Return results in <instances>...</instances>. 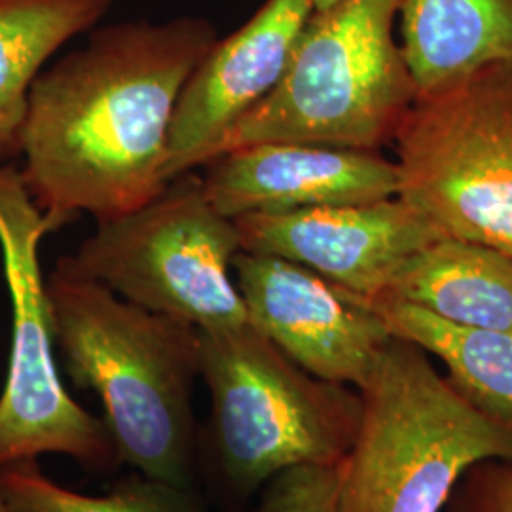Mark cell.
I'll return each instance as SVG.
<instances>
[{"mask_svg": "<svg viewBox=\"0 0 512 512\" xmlns=\"http://www.w3.org/2000/svg\"><path fill=\"white\" fill-rule=\"evenodd\" d=\"M217 40L202 16L124 19L93 27L38 73L19 175L50 234L82 213L120 217L164 190L179 97Z\"/></svg>", "mask_w": 512, "mask_h": 512, "instance_id": "obj_1", "label": "cell"}, {"mask_svg": "<svg viewBox=\"0 0 512 512\" xmlns=\"http://www.w3.org/2000/svg\"><path fill=\"white\" fill-rule=\"evenodd\" d=\"M46 298L65 370L76 387L99 395L118 459L190 490L200 330L131 304L61 260L46 279Z\"/></svg>", "mask_w": 512, "mask_h": 512, "instance_id": "obj_2", "label": "cell"}, {"mask_svg": "<svg viewBox=\"0 0 512 512\" xmlns=\"http://www.w3.org/2000/svg\"><path fill=\"white\" fill-rule=\"evenodd\" d=\"M403 0H338L313 10L272 93L219 152L258 143L382 150L418 97L395 38ZM215 156V158H217Z\"/></svg>", "mask_w": 512, "mask_h": 512, "instance_id": "obj_3", "label": "cell"}, {"mask_svg": "<svg viewBox=\"0 0 512 512\" xmlns=\"http://www.w3.org/2000/svg\"><path fill=\"white\" fill-rule=\"evenodd\" d=\"M359 393L340 512H444L473 465L512 461V427L482 414L408 340L391 338Z\"/></svg>", "mask_w": 512, "mask_h": 512, "instance_id": "obj_4", "label": "cell"}, {"mask_svg": "<svg viewBox=\"0 0 512 512\" xmlns=\"http://www.w3.org/2000/svg\"><path fill=\"white\" fill-rule=\"evenodd\" d=\"M200 376L220 475L238 497L296 465L342 463L357 439L361 393L311 376L249 323L200 330Z\"/></svg>", "mask_w": 512, "mask_h": 512, "instance_id": "obj_5", "label": "cell"}, {"mask_svg": "<svg viewBox=\"0 0 512 512\" xmlns=\"http://www.w3.org/2000/svg\"><path fill=\"white\" fill-rule=\"evenodd\" d=\"M393 147L399 200L442 236L512 256V61L418 93Z\"/></svg>", "mask_w": 512, "mask_h": 512, "instance_id": "obj_6", "label": "cell"}, {"mask_svg": "<svg viewBox=\"0 0 512 512\" xmlns=\"http://www.w3.org/2000/svg\"><path fill=\"white\" fill-rule=\"evenodd\" d=\"M241 251L236 220L222 215L188 171L150 202L97 222L59 260L120 298L198 330L232 329L247 311L230 275Z\"/></svg>", "mask_w": 512, "mask_h": 512, "instance_id": "obj_7", "label": "cell"}, {"mask_svg": "<svg viewBox=\"0 0 512 512\" xmlns=\"http://www.w3.org/2000/svg\"><path fill=\"white\" fill-rule=\"evenodd\" d=\"M50 228L21 181L0 162V255L12 300V351L0 395V467L63 454L86 469L120 463L105 420L74 401L54 361V334L40 268V243Z\"/></svg>", "mask_w": 512, "mask_h": 512, "instance_id": "obj_8", "label": "cell"}, {"mask_svg": "<svg viewBox=\"0 0 512 512\" xmlns=\"http://www.w3.org/2000/svg\"><path fill=\"white\" fill-rule=\"evenodd\" d=\"M247 323L311 376L361 391L393 334L357 294L291 260L239 251Z\"/></svg>", "mask_w": 512, "mask_h": 512, "instance_id": "obj_9", "label": "cell"}, {"mask_svg": "<svg viewBox=\"0 0 512 512\" xmlns=\"http://www.w3.org/2000/svg\"><path fill=\"white\" fill-rule=\"evenodd\" d=\"M234 220L241 251L291 260L363 298L384 293L408 256L442 238L397 196Z\"/></svg>", "mask_w": 512, "mask_h": 512, "instance_id": "obj_10", "label": "cell"}, {"mask_svg": "<svg viewBox=\"0 0 512 512\" xmlns=\"http://www.w3.org/2000/svg\"><path fill=\"white\" fill-rule=\"evenodd\" d=\"M313 10V0H264L238 31L211 46L175 109L169 181L209 164L230 129L272 93Z\"/></svg>", "mask_w": 512, "mask_h": 512, "instance_id": "obj_11", "label": "cell"}, {"mask_svg": "<svg viewBox=\"0 0 512 512\" xmlns=\"http://www.w3.org/2000/svg\"><path fill=\"white\" fill-rule=\"evenodd\" d=\"M202 169L205 194L230 219L380 202L399 188L397 164L380 150L310 143L234 148Z\"/></svg>", "mask_w": 512, "mask_h": 512, "instance_id": "obj_12", "label": "cell"}, {"mask_svg": "<svg viewBox=\"0 0 512 512\" xmlns=\"http://www.w3.org/2000/svg\"><path fill=\"white\" fill-rule=\"evenodd\" d=\"M376 298L406 302L459 327L512 334V256L442 236L408 256Z\"/></svg>", "mask_w": 512, "mask_h": 512, "instance_id": "obj_13", "label": "cell"}, {"mask_svg": "<svg viewBox=\"0 0 512 512\" xmlns=\"http://www.w3.org/2000/svg\"><path fill=\"white\" fill-rule=\"evenodd\" d=\"M399 23L418 93L512 61V0H403Z\"/></svg>", "mask_w": 512, "mask_h": 512, "instance_id": "obj_14", "label": "cell"}, {"mask_svg": "<svg viewBox=\"0 0 512 512\" xmlns=\"http://www.w3.org/2000/svg\"><path fill=\"white\" fill-rule=\"evenodd\" d=\"M114 0H0V162L19 156L29 90L76 37L97 27Z\"/></svg>", "mask_w": 512, "mask_h": 512, "instance_id": "obj_15", "label": "cell"}, {"mask_svg": "<svg viewBox=\"0 0 512 512\" xmlns=\"http://www.w3.org/2000/svg\"><path fill=\"white\" fill-rule=\"evenodd\" d=\"M363 300L382 315L393 336L439 359L448 382L469 403L488 418L512 427V334L459 327L406 302Z\"/></svg>", "mask_w": 512, "mask_h": 512, "instance_id": "obj_16", "label": "cell"}, {"mask_svg": "<svg viewBox=\"0 0 512 512\" xmlns=\"http://www.w3.org/2000/svg\"><path fill=\"white\" fill-rule=\"evenodd\" d=\"M186 494L147 476L126 480L107 495L76 494L42 475L37 459L0 467V497L8 512H196Z\"/></svg>", "mask_w": 512, "mask_h": 512, "instance_id": "obj_17", "label": "cell"}, {"mask_svg": "<svg viewBox=\"0 0 512 512\" xmlns=\"http://www.w3.org/2000/svg\"><path fill=\"white\" fill-rule=\"evenodd\" d=\"M342 463L296 465L270 478L249 512H340Z\"/></svg>", "mask_w": 512, "mask_h": 512, "instance_id": "obj_18", "label": "cell"}, {"mask_svg": "<svg viewBox=\"0 0 512 512\" xmlns=\"http://www.w3.org/2000/svg\"><path fill=\"white\" fill-rule=\"evenodd\" d=\"M444 512H512V461L486 459L473 465Z\"/></svg>", "mask_w": 512, "mask_h": 512, "instance_id": "obj_19", "label": "cell"}, {"mask_svg": "<svg viewBox=\"0 0 512 512\" xmlns=\"http://www.w3.org/2000/svg\"><path fill=\"white\" fill-rule=\"evenodd\" d=\"M334 2H338V0H313V4H315V10H325V8L332 6Z\"/></svg>", "mask_w": 512, "mask_h": 512, "instance_id": "obj_20", "label": "cell"}, {"mask_svg": "<svg viewBox=\"0 0 512 512\" xmlns=\"http://www.w3.org/2000/svg\"><path fill=\"white\" fill-rule=\"evenodd\" d=\"M0 512H8L6 505H4V501H2V497H0Z\"/></svg>", "mask_w": 512, "mask_h": 512, "instance_id": "obj_21", "label": "cell"}]
</instances>
